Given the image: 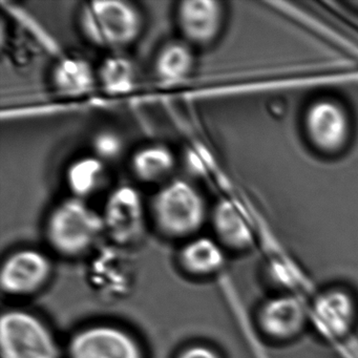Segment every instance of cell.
<instances>
[{"instance_id": "e0dca14e", "label": "cell", "mask_w": 358, "mask_h": 358, "mask_svg": "<svg viewBox=\"0 0 358 358\" xmlns=\"http://www.w3.org/2000/svg\"><path fill=\"white\" fill-rule=\"evenodd\" d=\"M98 85L110 95H123L135 90L138 70L133 60L121 53H113L97 69Z\"/></svg>"}, {"instance_id": "9a60e30c", "label": "cell", "mask_w": 358, "mask_h": 358, "mask_svg": "<svg viewBox=\"0 0 358 358\" xmlns=\"http://www.w3.org/2000/svg\"><path fill=\"white\" fill-rule=\"evenodd\" d=\"M211 223L217 238L230 248L244 249L252 244V229L248 221L230 201H220L215 205Z\"/></svg>"}, {"instance_id": "3957f363", "label": "cell", "mask_w": 358, "mask_h": 358, "mask_svg": "<svg viewBox=\"0 0 358 358\" xmlns=\"http://www.w3.org/2000/svg\"><path fill=\"white\" fill-rule=\"evenodd\" d=\"M45 234L51 246L64 255H78L91 249L104 234L101 213L80 199L60 201L50 211Z\"/></svg>"}, {"instance_id": "277c9868", "label": "cell", "mask_w": 358, "mask_h": 358, "mask_svg": "<svg viewBox=\"0 0 358 358\" xmlns=\"http://www.w3.org/2000/svg\"><path fill=\"white\" fill-rule=\"evenodd\" d=\"M3 358H60L53 333L37 316L24 310L3 314L0 322Z\"/></svg>"}, {"instance_id": "52a82bcc", "label": "cell", "mask_w": 358, "mask_h": 358, "mask_svg": "<svg viewBox=\"0 0 358 358\" xmlns=\"http://www.w3.org/2000/svg\"><path fill=\"white\" fill-rule=\"evenodd\" d=\"M70 358H143L139 343L123 329L97 324L77 332L69 345Z\"/></svg>"}, {"instance_id": "8992f818", "label": "cell", "mask_w": 358, "mask_h": 358, "mask_svg": "<svg viewBox=\"0 0 358 358\" xmlns=\"http://www.w3.org/2000/svg\"><path fill=\"white\" fill-rule=\"evenodd\" d=\"M303 129L316 150L324 154H337L349 142L351 120L341 102L322 98L308 106L303 116Z\"/></svg>"}, {"instance_id": "2e32d148", "label": "cell", "mask_w": 358, "mask_h": 358, "mask_svg": "<svg viewBox=\"0 0 358 358\" xmlns=\"http://www.w3.org/2000/svg\"><path fill=\"white\" fill-rule=\"evenodd\" d=\"M108 165L93 155L79 157L69 164L66 183L73 198L87 201L106 185Z\"/></svg>"}, {"instance_id": "6da1fadb", "label": "cell", "mask_w": 358, "mask_h": 358, "mask_svg": "<svg viewBox=\"0 0 358 358\" xmlns=\"http://www.w3.org/2000/svg\"><path fill=\"white\" fill-rule=\"evenodd\" d=\"M79 30L87 43L113 53L133 45L143 33L144 15L124 0H95L79 9Z\"/></svg>"}, {"instance_id": "d6986e66", "label": "cell", "mask_w": 358, "mask_h": 358, "mask_svg": "<svg viewBox=\"0 0 358 358\" xmlns=\"http://www.w3.org/2000/svg\"><path fill=\"white\" fill-rule=\"evenodd\" d=\"M92 152L93 156L101 160L102 162H116L122 158L127 148L124 138L110 129H99L94 134L91 141Z\"/></svg>"}, {"instance_id": "8fae6325", "label": "cell", "mask_w": 358, "mask_h": 358, "mask_svg": "<svg viewBox=\"0 0 358 358\" xmlns=\"http://www.w3.org/2000/svg\"><path fill=\"white\" fill-rule=\"evenodd\" d=\"M177 157L166 144H145L136 150L129 159L134 177L144 184H165L177 167Z\"/></svg>"}, {"instance_id": "5b68a950", "label": "cell", "mask_w": 358, "mask_h": 358, "mask_svg": "<svg viewBox=\"0 0 358 358\" xmlns=\"http://www.w3.org/2000/svg\"><path fill=\"white\" fill-rule=\"evenodd\" d=\"M100 213L104 234L118 244H131L145 231L148 208L135 186L122 184L114 188Z\"/></svg>"}, {"instance_id": "4fadbf2b", "label": "cell", "mask_w": 358, "mask_h": 358, "mask_svg": "<svg viewBox=\"0 0 358 358\" xmlns=\"http://www.w3.org/2000/svg\"><path fill=\"white\" fill-rule=\"evenodd\" d=\"M196 66L194 49L183 39L167 41L157 52L154 74L164 85H179L187 80Z\"/></svg>"}, {"instance_id": "30bf717a", "label": "cell", "mask_w": 358, "mask_h": 358, "mask_svg": "<svg viewBox=\"0 0 358 358\" xmlns=\"http://www.w3.org/2000/svg\"><path fill=\"white\" fill-rule=\"evenodd\" d=\"M51 87L62 98H80L89 95L98 85L97 70L85 58L66 56L54 64Z\"/></svg>"}, {"instance_id": "5bb4252c", "label": "cell", "mask_w": 358, "mask_h": 358, "mask_svg": "<svg viewBox=\"0 0 358 358\" xmlns=\"http://www.w3.org/2000/svg\"><path fill=\"white\" fill-rule=\"evenodd\" d=\"M305 310L292 296H278L268 301L259 313V324L270 336L288 338L303 328Z\"/></svg>"}, {"instance_id": "9c48e42d", "label": "cell", "mask_w": 358, "mask_h": 358, "mask_svg": "<svg viewBox=\"0 0 358 358\" xmlns=\"http://www.w3.org/2000/svg\"><path fill=\"white\" fill-rule=\"evenodd\" d=\"M51 272L52 264L45 253L36 249L16 251L1 268V288L8 294H30L48 282Z\"/></svg>"}, {"instance_id": "ffe728a7", "label": "cell", "mask_w": 358, "mask_h": 358, "mask_svg": "<svg viewBox=\"0 0 358 358\" xmlns=\"http://www.w3.org/2000/svg\"><path fill=\"white\" fill-rule=\"evenodd\" d=\"M178 358H221L219 354L207 347V345H196L187 348L180 354Z\"/></svg>"}, {"instance_id": "7a4b0ae2", "label": "cell", "mask_w": 358, "mask_h": 358, "mask_svg": "<svg viewBox=\"0 0 358 358\" xmlns=\"http://www.w3.org/2000/svg\"><path fill=\"white\" fill-rule=\"evenodd\" d=\"M150 213L159 230L169 238H185L204 225L208 207L200 190L183 179L169 180L155 192Z\"/></svg>"}, {"instance_id": "ba28073f", "label": "cell", "mask_w": 358, "mask_h": 358, "mask_svg": "<svg viewBox=\"0 0 358 358\" xmlns=\"http://www.w3.org/2000/svg\"><path fill=\"white\" fill-rule=\"evenodd\" d=\"M225 8L217 0H183L176 8L182 39L192 47H208L217 41L224 24Z\"/></svg>"}, {"instance_id": "ac0fdd59", "label": "cell", "mask_w": 358, "mask_h": 358, "mask_svg": "<svg viewBox=\"0 0 358 358\" xmlns=\"http://www.w3.org/2000/svg\"><path fill=\"white\" fill-rule=\"evenodd\" d=\"M180 261L186 271L196 275H206L222 267L224 255L221 246L213 238H192L180 252Z\"/></svg>"}, {"instance_id": "7c38bea8", "label": "cell", "mask_w": 358, "mask_h": 358, "mask_svg": "<svg viewBox=\"0 0 358 358\" xmlns=\"http://www.w3.org/2000/svg\"><path fill=\"white\" fill-rule=\"evenodd\" d=\"M355 303L349 293L331 290L318 297L314 306L316 326L329 336H341L355 320Z\"/></svg>"}]
</instances>
